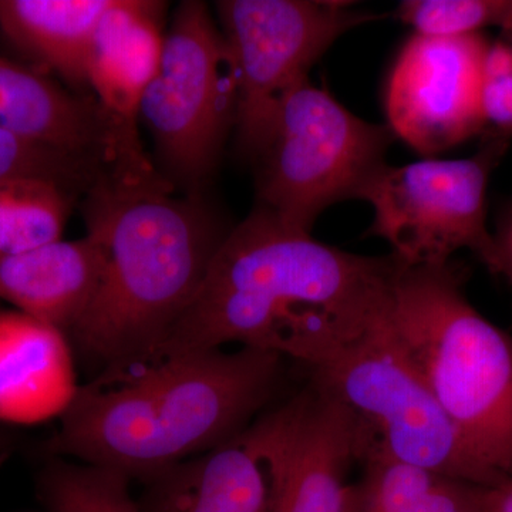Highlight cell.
Returning a JSON list of instances; mask_svg holds the SVG:
<instances>
[{
  "mask_svg": "<svg viewBox=\"0 0 512 512\" xmlns=\"http://www.w3.org/2000/svg\"><path fill=\"white\" fill-rule=\"evenodd\" d=\"M494 238L497 245L498 275L505 276L512 286V205L498 222Z\"/></svg>",
  "mask_w": 512,
  "mask_h": 512,
  "instance_id": "cb8c5ba5",
  "label": "cell"
},
{
  "mask_svg": "<svg viewBox=\"0 0 512 512\" xmlns=\"http://www.w3.org/2000/svg\"><path fill=\"white\" fill-rule=\"evenodd\" d=\"M173 191L157 174L103 180L82 198L87 235L103 249L104 268L69 340L104 367L160 348L231 229L204 195L177 198Z\"/></svg>",
  "mask_w": 512,
  "mask_h": 512,
  "instance_id": "3957f363",
  "label": "cell"
},
{
  "mask_svg": "<svg viewBox=\"0 0 512 512\" xmlns=\"http://www.w3.org/2000/svg\"><path fill=\"white\" fill-rule=\"evenodd\" d=\"M397 18L414 35L460 37L485 29L503 30L512 19V0H404Z\"/></svg>",
  "mask_w": 512,
  "mask_h": 512,
  "instance_id": "7402d4cb",
  "label": "cell"
},
{
  "mask_svg": "<svg viewBox=\"0 0 512 512\" xmlns=\"http://www.w3.org/2000/svg\"><path fill=\"white\" fill-rule=\"evenodd\" d=\"M217 12L237 79L235 134L247 157L282 96L309 79L339 37L375 19L336 0H221Z\"/></svg>",
  "mask_w": 512,
  "mask_h": 512,
  "instance_id": "9c48e42d",
  "label": "cell"
},
{
  "mask_svg": "<svg viewBox=\"0 0 512 512\" xmlns=\"http://www.w3.org/2000/svg\"><path fill=\"white\" fill-rule=\"evenodd\" d=\"M387 316L394 335L468 450L512 478V336L468 301L453 264L397 261Z\"/></svg>",
  "mask_w": 512,
  "mask_h": 512,
  "instance_id": "277c9868",
  "label": "cell"
},
{
  "mask_svg": "<svg viewBox=\"0 0 512 512\" xmlns=\"http://www.w3.org/2000/svg\"><path fill=\"white\" fill-rule=\"evenodd\" d=\"M77 200L66 188L40 178L0 183V258L60 241Z\"/></svg>",
  "mask_w": 512,
  "mask_h": 512,
  "instance_id": "d6986e66",
  "label": "cell"
},
{
  "mask_svg": "<svg viewBox=\"0 0 512 512\" xmlns=\"http://www.w3.org/2000/svg\"><path fill=\"white\" fill-rule=\"evenodd\" d=\"M269 414L274 430L269 512H355L350 470L372 447L356 414L312 379Z\"/></svg>",
  "mask_w": 512,
  "mask_h": 512,
  "instance_id": "8fae6325",
  "label": "cell"
},
{
  "mask_svg": "<svg viewBox=\"0 0 512 512\" xmlns=\"http://www.w3.org/2000/svg\"><path fill=\"white\" fill-rule=\"evenodd\" d=\"M508 141L493 134L471 157L384 165L360 195L373 210L372 234L390 245L402 265H446L457 252L470 251L498 275L487 190Z\"/></svg>",
  "mask_w": 512,
  "mask_h": 512,
  "instance_id": "ba28073f",
  "label": "cell"
},
{
  "mask_svg": "<svg viewBox=\"0 0 512 512\" xmlns=\"http://www.w3.org/2000/svg\"><path fill=\"white\" fill-rule=\"evenodd\" d=\"M104 255L90 235L0 258V299L69 338L103 275Z\"/></svg>",
  "mask_w": 512,
  "mask_h": 512,
  "instance_id": "9a60e30c",
  "label": "cell"
},
{
  "mask_svg": "<svg viewBox=\"0 0 512 512\" xmlns=\"http://www.w3.org/2000/svg\"><path fill=\"white\" fill-rule=\"evenodd\" d=\"M284 360L221 348L104 367L79 387L47 450L146 483L254 423L274 399Z\"/></svg>",
  "mask_w": 512,
  "mask_h": 512,
  "instance_id": "7a4b0ae2",
  "label": "cell"
},
{
  "mask_svg": "<svg viewBox=\"0 0 512 512\" xmlns=\"http://www.w3.org/2000/svg\"><path fill=\"white\" fill-rule=\"evenodd\" d=\"M0 130L101 168L116 180L158 173L137 123L97 97L59 86L45 74L0 57Z\"/></svg>",
  "mask_w": 512,
  "mask_h": 512,
  "instance_id": "7c38bea8",
  "label": "cell"
},
{
  "mask_svg": "<svg viewBox=\"0 0 512 512\" xmlns=\"http://www.w3.org/2000/svg\"><path fill=\"white\" fill-rule=\"evenodd\" d=\"M483 110L494 136H512V19L485 53Z\"/></svg>",
  "mask_w": 512,
  "mask_h": 512,
  "instance_id": "603a6c76",
  "label": "cell"
},
{
  "mask_svg": "<svg viewBox=\"0 0 512 512\" xmlns=\"http://www.w3.org/2000/svg\"><path fill=\"white\" fill-rule=\"evenodd\" d=\"M484 512H512V478L488 488Z\"/></svg>",
  "mask_w": 512,
  "mask_h": 512,
  "instance_id": "d4e9b609",
  "label": "cell"
},
{
  "mask_svg": "<svg viewBox=\"0 0 512 512\" xmlns=\"http://www.w3.org/2000/svg\"><path fill=\"white\" fill-rule=\"evenodd\" d=\"M490 40L412 35L394 60L384 110L393 136L436 158L487 130L483 69Z\"/></svg>",
  "mask_w": 512,
  "mask_h": 512,
  "instance_id": "30bf717a",
  "label": "cell"
},
{
  "mask_svg": "<svg viewBox=\"0 0 512 512\" xmlns=\"http://www.w3.org/2000/svg\"><path fill=\"white\" fill-rule=\"evenodd\" d=\"M396 268L392 255L343 251L254 208L229 229L200 291L154 352L238 345L308 367L384 311Z\"/></svg>",
  "mask_w": 512,
  "mask_h": 512,
  "instance_id": "6da1fadb",
  "label": "cell"
},
{
  "mask_svg": "<svg viewBox=\"0 0 512 512\" xmlns=\"http://www.w3.org/2000/svg\"><path fill=\"white\" fill-rule=\"evenodd\" d=\"M16 178L52 181L82 200L94 185L113 177L96 165L0 130V183Z\"/></svg>",
  "mask_w": 512,
  "mask_h": 512,
  "instance_id": "44dd1931",
  "label": "cell"
},
{
  "mask_svg": "<svg viewBox=\"0 0 512 512\" xmlns=\"http://www.w3.org/2000/svg\"><path fill=\"white\" fill-rule=\"evenodd\" d=\"M237 79L221 29L205 3H181L165 32L160 64L138 117L156 146L160 174L202 197L237 124Z\"/></svg>",
  "mask_w": 512,
  "mask_h": 512,
  "instance_id": "52a82bcc",
  "label": "cell"
},
{
  "mask_svg": "<svg viewBox=\"0 0 512 512\" xmlns=\"http://www.w3.org/2000/svg\"><path fill=\"white\" fill-rule=\"evenodd\" d=\"M70 340L19 311H0V420L62 417L76 397Z\"/></svg>",
  "mask_w": 512,
  "mask_h": 512,
  "instance_id": "5bb4252c",
  "label": "cell"
},
{
  "mask_svg": "<svg viewBox=\"0 0 512 512\" xmlns=\"http://www.w3.org/2000/svg\"><path fill=\"white\" fill-rule=\"evenodd\" d=\"M272 477L266 410L237 436L151 477L138 504L144 512H269Z\"/></svg>",
  "mask_w": 512,
  "mask_h": 512,
  "instance_id": "4fadbf2b",
  "label": "cell"
},
{
  "mask_svg": "<svg viewBox=\"0 0 512 512\" xmlns=\"http://www.w3.org/2000/svg\"><path fill=\"white\" fill-rule=\"evenodd\" d=\"M163 12L161 2L111 0L90 43L87 84L107 109L134 123L163 53Z\"/></svg>",
  "mask_w": 512,
  "mask_h": 512,
  "instance_id": "2e32d148",
  "label": "cell"
},
{
  "mask_svg": "<svg viewBox=\"0 0 512 512\" xmlns=\"http://www.w3.org/2000/svg\"><path fill=\"white\" fill-rule=\"evenodd\" d=\"M130 478L90 464H55L43 474L42 495L52 512H144Z\"/></svg>",
  "mask_w": 512,
  "mask_h": 512,
  "instance_id": "ffe728a7",
  "label": "cell"
},
{
  "mask_svg": "<svg viewBox=\"0 0 512 512\" xmlns=\"http://www.w3.org/2000/svg\"><path fill=\"white\" fill-rule=\"evenodd\" d=\"M110 2L0 0V32L74 89H83L93 33Z\"/></svg>",
  "mask_w": 512,
  "mask_h": 512,
  "instance_id": "e0dca14e",
  "label": "cell"
},
{
  "mask_svg": "<svg viewBox=\"0 0 512 512\" xmlns=\"http://www.w3.org/2000/svg\"><path fill=\"white\" fill-rule=\"evenodd\" d=\"M393 140L387 124L360 119L328 90L303 80L278 101L248 154L255 168L256 210L311 232L332 205L360 200L386 165Z\"/></svg>",
  "mask_w": 512,
  "mask_h": 512,
  "instance_id": "5b68a950",
  "label": "cell"
},
{
  "mask_svg": "<svg viewBox=\"0 0 512 512\" xmlns=\"http://www.w3.org/2000/svg\"><path fill=\"white\" fill-rule=\"evenodd\" d=\"M387 306L362 332L306 367L311 379L356 414L372 440L369 450L471 483H503L468 450L434 399L394 335Z\"/></svg>",
  "mask_w": 512,
  "mask_h": 512,
  "instance_id": "8992f818",
  "label": "cell"
},
{
  "mask_svg": "<svg viewBox=\"0 0 512 512\" xmlns=\"http://www.w3.org/2000/svg\"><path fill=\"white\" fill-rule=\"evenodd\" d=\"M355 483V512H484L488 485L369 450Z\"/></svg>",
  "mask_w": 512,
  "mask_h": 512,
  "instance_id": "ac0fdd59",
  "label": "cell"
}]
</instances>
